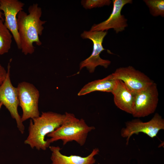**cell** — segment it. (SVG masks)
<instances>
[{"label":"cell","instance_id":"1","mask_svg":"<svg viewBox=\"0 0 164 164\" xmlns=\"http://www.w3.org/2000/svg\"><path fill=\"white\" fill-rule=\"evenodd\" d=\"M28 13L23 10L17 15L18 30L22 52L25 55L32 54L35 51L33 43L40 46L42 43L39 39L46 22L41 19V8L38 4L34 3L28 9Z\"/></svg>","mask_w":164,"mask_h":164},{"label":"cell","instance_id":"2","mask_svg":"<svg viewBox=\"0 0 164 164\" xmlns=\"http://www.w3.org/2000/svg\"><path fill=\"white\" fill-rule=\"evenodd\" d=\"M65 116V114L48 111L42 112L40 116L31 119L28 136L24 143L32 149L46 150L50 144L45 140V137L62 125Z\"/></svg>","mask_w":164,"mask_h":164},{"label":"cell","instance_id":"3","mask_svg":"<svg viewBox=\"0 0 164 164\" xmlns=\"http://www.w3.org/2000/svg\"><path fill=\"white\" fill-rule=\"evenodd\" d=\"M62 125L53 132L48 134L47 136L50 138L46 140L50 144L59 140L63 145L69 142L76 141L80 145L85 144L88 133L94 129L93 126L87 125L83 118L79 119L75 115L66 112Z\"/></svg>","mask_w":164,"mask_h":164},{"label":"cell","instance_id":"4","mask_svg":"<svg viewBox=\"0 0 164 164\" xmlns=\"http://www.w3.org/2000/svg\"><path fill=\"white\" fill-rule=\"evenodd\" d=\"M18 91L19 105L22 108V122L29 118L39 117L38 102L39 93L32 84L23 81L19 83L16 87Z\"/></svg>","mask_w":164,"mask_h":164},{"label":"cell","instance_id":"5","mask_svg":"<svg viewBox=\"0 0 164 164\" xmlns=\"http://www.w3.org/2000/svg\"><path fill=\"white\" fill-rule=\"evenodd\" d=\"M107 31H84L81 34L82 38L89 39L93 43V50L90 56L81 61L79 65L80 70L86 67L90 73L94 72L95 68L98 66L107 68L111 63L109 60L103 59L100 56V54L105 50L103 46V39L107 35Z\"/></svg>","mask_w":164,"mask_h":164},{"label":"cell","instance_id":"6","mask_svg":"<svg viewBox=\"0 0 164 164\" xmlns=\"http://www.w3.org/2000/svg\"><path fill=\"white\" fill-rule=\"evenodd\" d=\"M164 129V120L158 113H156L149 121L144 122L139 119L133 120L125 123V127L122 129L121 135L126 138L128 145L130 137L134 134L140 132L153 138L157 136L161 130Z\"/></svg>","mask_w":164,"mask_h":164},{"label":"cell","instance_id":"7","mask_svg":"<svg viewBox=\"0 0 164 164\" xmlns=\"http://www.w3.org/2000/svg\"><path fill=\"white\" fill-rule=\"evenodd\" d=\"M11 61L7 66L6 77L0 86V103L9 111L11 115L15 120L17 127L22 134H23L25 127L21 118L18 111L19 104L17 87L12 85L10 77Z\"/></svg>","mask_w":164,"mask_h":164},{"label":"cell","instance_id":"8","mask_svg":"<svg viewBox=\"0 0 164 164\" xmlns=\"http://www.w3.org/2000/svg\"><path fill=\"white\" fill-rule=\"evenodd\" d=\"M159 93L154 82L146 89L135 94L132 114L135 118L143 117L154 113L157 106Z\"/></svg>","mask_w":164,"mask_h":164},{"label":"cell","instance_id":"9","mask_svg":"<svg viewBox=\"0 0 164 164\" xmlns=\"http://www.w3.org/2000/svg\"><path fill=\"white\" fill-rule=\"evenodd\" d=\"M112 73L115 79L121 80L135 94L146 89L154 82L132 66L119 68Z\"/></svg>","mask_w":164,"mask_h":164},{"label":"cell","instance_id":"10","mask_svg":"<svg viewBox=\"0 0 164 164\" xmlns=\"http://www.w3.org/2000/svg\"><path fill=\"white\" fill-rule=\"evenodd\" d=\"M112 12L109 17L106 20L93 25L91 31H107L113 29L116 33L124 30L128 26L127 20L121 12L123 7L126 4H132V0H113Z\"/></svg>","mask_w":164,"mask_h":164},{"label":"cell","instance_id":"11","mask_svg":"<svg viewBox=\"0 0 164 164\" xmlns=\"http://www.w3.org/2000/svg\"><path fill=\"white\" fill-rule=\"evenodd\" d=\"M24 3L18 0H0V8L4 17V23L11 33L18 48L20 43L18 30L17 15L23 10Z\"/></svg>","mask_w":164,"mask_h":164},{"label":"cell","instance_id":"12","mask_svg":"<svg viewBox=\"0 0 164 164\" xmlns=\"http://www.w3.org/2000/svg\"><path fill=\"white\" fill-rule=\"evenodd\" d=\"M49 148L52 152L51 164H94L96 162L94 156L99 152V149L95 148L86 157L73 155L68 156L62 154L60 151L61 149L58 146H50Z\"/></svg>","mask_w":164,"mask_h":164},{"label":"cell","instance_id":"13","mask_svg":"<svg viewBox=\"0 0 164 164\" xmlns=\"http://www.w3.org/2000/svg\"><path fill=\"white\" fill-rule=\"evenodd\" d=\"M115 105L119 109L132 114L135 94L132 92L121 80H116L111 93Z\"/></svg>","mask_w":164,"mask_h":164},{"label":"cell","instance_id":"14","mask_svg":"<svg viewBox=\"0 0 164 164\" xmlns=\"http://www.w3.org/2000/svg\"><path fill=\"white\" fill-rule=\"evenodd\" d=\"M112 73L105 78L96 80L85 84L78 92L79 96L96 91L111 93L116 83Z\"/></svg>","mask_w":164,"mask_h":164},{"label":"cell","instance_id":"15","mask_svg":"<svg viewBox=\"0 0 164 164\" xmlns=\"http://www.w3.org/2000/svg\"><path fill=\"white\" fill-rule=\"evenodd\" d=\"M12 36L4 23L0 20V55L8 52L12 43Z\"/></svg>","mask_w":164,"mask_h":164},{"label":"cell","instance_id":"16","mask_svg":"<svg viewBox=\"0 0 164 164\" xmlns=\"http://www.w3.org/2000/svg\"><path fill=\"white\" fill-rule=\"evenodd\" d=\"M151 14L153 16H164V0H144Z\"/></svg>","mask_w":164,"mask_h":164},{"label":"cell","instance_id":"17","mask_svg":"<svg viewBox=\"0 0 164 164\" xmlns=\"http://www.w3.org/2000/svg\"><path fill=\"white\" fill-rule=\"evenodd\" d=\"M111 2L110 0H84L81 1V4L85 9H91L109 5Z\"/></svg>","mask_w":164,"mask_h":164},{"label":"cell","instance_id":"18","mask_svg":"<svg viewBox=\"0 0 164 164\" xmlns=\"http://www.w3.org/2000/svg\"><path fill=\"white\" fill-rule=\"evenodd\" d=\"M7 73L5 68L0 63V86L4 81Z\"/></svg>","mask_w":164,"mask_h":164},{"label":"cell","instance_id":"19","mask_svg":"<svg viewBox=\"0 0 164 164\" xmlns=\"http://www.w3.org/2000/svg\"><path fill=\"white\" fill-rule=\"evenodd\" d=\"M3 13L2 12L0 8V20H4V18L3 17Z\"/></svg>","mask_w":164,"mask_h":164},{"label":"cell","instance_id":"20","mask_svg":"<svg viewBox=\"0 0 164 164\" xmlns=\"http://www.w3.org/2000/svg\"><path fill=\"white\" fill-rule=\"evenodd\" d=\"M2 103H0V110L2 107Z\"/></svg>","mask_w":164,"mask_h":164}]
</instances>
